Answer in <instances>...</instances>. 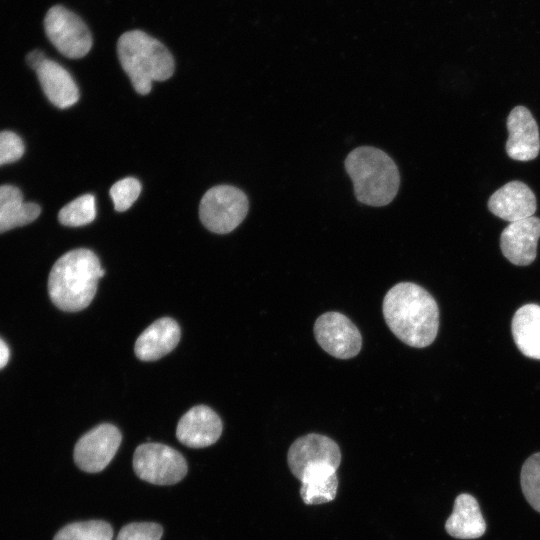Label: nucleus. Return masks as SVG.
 I'll list each match as a JSON object with an SVG mask.
<instances>
[{
    "instance_id": "nucleus-1",
    "label": "nucleus",
    "mask_w": 540,
    "mask_h": 540,
    "mask_svg": "<svg viewBox=\"0 0 540 540\" xmlns=\"http://www.w3.org/2000/svg\"><path fill=\"white\" fill-rule=\"evenodd\" d=\"M382 311L389 329L405 344L424 348L435 340L439 309L423 287L411 282L394 285L383 299Z\"/></svg>"
},
{
    "instance_id": "nucleus-2",
    "label": "nucleus",
    "mask_w": 540,
    "mask_h": 540,
    "mask_svg": "<svg viewBox=\"0 0 540 540\" xmlns=\"http://www.w3.org/2000/svg\"><path fill=\"white\" fill-rule=\"evenodd\" d=\"M104 274L105 270L93 251L85 248L68 251L54 263L50 271V299L63 311H81L92 302L98 281Z\"/></svg>"
},
{
    "instance_id": "nucleus-3",
    "label": "nucleus",
    "mask_w": 540,
    "mask_h": 540,
    "mask_svg": "<svg viewBox=\"0 0 540 540\" xmlns=\"http://www.w3.org/2000/svg\"><path fill=\"white\" fill-rule=\"evenodd\" d=\"M344 165L359 202L380 207L395 198L400 175L395 162L384 151L371 146L358 147L347 155Z\"/></svg>"
},
{
    "instance_id": "nucleus-4",
    "label": "nucleus",
    "mask_w": 540,
    "mask_h": 540,
    "mask_svg": "<svg viewBox=\"0 0 540 540\" xmlns=\"http://www.w3.org/2000/svg\"><path fill=\"white\" fill-rule=\"evenodd\" d=\"M117 54L133 88L141 95L151 91L153 81L173 75L175 64L170 51L141 30L123 33L117 42Z\"/></svg>"
},
{
    "instance_id": "nucleus-5",
    "label": "nucleus",
    "mask_w": 540,
    "mask_h": 540,
    "mask_svg": "<svg viewBox=\"0 0 540 540\" xmlns=\"http://www.w3.org/2000/svg\"><path fill=\"white\" fill-rule=\"evenodd\" d=\"M249 209L247 196L230 185L209 189L201 199L199 216L203 225L217 234L233 231L246 217Z\"/></svg>"
},
{
    "instance_id": "nucleus-6",
    "label": "nucleus",
    "mask_w": 540,
    "mask_h": 540,
    "mask_svg": "<svg viewBox=\"0 0 540 540\" xmlns=\"http://www.w3.org/2000/svg\"><path fill=\"white\" fill-rule=\"evenodd\" d=\"M136 475L156 485H172L182 480L188 470L185 458L174 448L161 443L140 444L133 455Z\"/></svg>"
},
{
    "instance_id": "nucleus-7",
    "label": "nucleus",
    "mask_w": 540,
    "mask_h": 540,
    "mask_svg": "<svg viewBox=\"0 0 540 540\" xmlns=\"http://www.w3.org/2000/svg\"><path fill=\"white\" fill-rule=\"evenodd\" d=\"M45 33L65 57L82 58L92 47V35L83 20L61 5L51 7L44 19Z\"/></svg>"
},
{
    "instance_id": "nucleus-8",
    "label": "nucleus",
    "mask_w": 540,
    "mask_h": 540,
    "mask_svg": "<svg viewBox=\"0 0 540 540\" xmlns=\"http://www.w3.org/2000/svg\"><path fill=\"white\" fill-rule=\"evenodd\" d=\"M122 441L120 430L102 423L85 433L74 447L75 464L84 472L102 471L115 456Z\"/></svg>"
},
{
    "instance_id": "nucleus-9",
    "label": "nucleus",
    "mask_w": 540,
    "mask_h": 540,
    "mask_svg": "<svg viewBox=\"0 0 540 540\" xmlns=\"http://www.w3.org/2000/svg\"><path fill=\"white\" fill-rule=\"evenodd\" d=\"M318 344L339 359L355 357L361 349L362 337L355 324L339 312H326L314 324Z\"/></svg>"
},
{
    "instance_id": "nucleus-10",
    "label": "nucleus",
    "mask_w": 540,
    "mask_h": 540,
    "mask_svg": "<svg viewBox=\"0 0 540 540\" xmlns=\"http://www.w3.org/2000/svg\"><path fill=\"white\" fill-rule=\"evenodd\" d=\"M287 461L291 473L300 479L303 472L311 466L328 464L338 468L341 463V452L331 438L311 433L292 443L288 450Z\"/></svg>"
},
{
    "instance_id": "nucleus-11",
    "label": "nucleus",
    "mask_w": 540,
    "mask_h": 540,
    "mask_svg": "<svg viewBox=\"0 0 540 540\" xmlns=\"http://www.w3.org/2000/svg\"><path fill=\"white\" fill-rule=\"evenodd\" d=\"M540 238V218L531 216L510 222L500 236L503 255L514 265L527 266L537 255Z\"/></svg>"
},
{
    "instance_id": "nucleus-12",
    "label": "nucleus",
    "mask_w": 540,
    "mask_h": 540,
    "mask_svg": "<svg viewBox=\"0 0 540 540\" xmlns=\"http://www.w3.org/2000/svg\"><path fill=\"white\" fill-rule=\"evenodd\" d=\"M506 152L517 161L535 159L540 151L539 129L531 112L524 106L514 107L507 118Z\"/></svg>"
},
{
    "instance_id": "nucleus-13",
    "label": "nucleus",
    "mask_w": 540,
    "mask_h": 540,
    "mask_svg": "<svg viewBox=\"0 0 540 540\" xmlns=\"http://www.w3.org/2000/svg\"><path fill=\"white\" fill-rule=\"evenodd\" d=\"M222 433V421L214 410L205 405L189 409L179 420L177 439L190 448L214 444Z\"/></svg>"
},
{
    "instance_id": "nucleus-14",
    "label": "nucleus",
    "mask_w": 540,
    "mask_h": 540,
    "mask_svg": "<svg viewBox=\"0 0 540 540\" xmlns=\"http://www.w3.org/2000/svg\"><path fill=\"white\" fill-rule=\"evenodd\" d=\"M488 208L495 216L514 222L533 216L537 202L532 190L516 180L496 190L488 200Z\"/></svg>"
},
{
    "instance_id": "nucleus-15",
    "label": "nucleus",
    "mask_w": 540,
    "mask_h": 540,
    "mask_svg": "<svg viewBox=\"0 0 540 540\" xmlns=\"http://www.w3.org/2000/svg\"><path fill=\"white\" fill-rule=\"evenodd\" d=\"M181 331L170 317H162L149 325L137 338L134 352L142 361H155L170 353L179 343Z\"/></svg>"
},
{
    "instance_id": "nucleus-16",
    "label": "nucleus",
    "mask_w": 540,
    "mask_h": 540,
    "mask_svg": "<svg viewBox=\"0 0 540 540\" xmlns=\"http://www.w3.org/2000/svg\"><path fill=\"white\" fill-rule=\"evenodd\" d=\"M36 74L44 94L56 107L68 108L78 101V87L70 73L59 63L47 58Z\"/></svg>"
},
{
    "instance_id": "nucleus-17",
    "label": "nucleus",
    "mask_w": 540,
    "mask_h": 540,
    "mask_svg": "<svg viewBox=\"0 0 540 540\" xmlns=\"http://www.w3.org/2000/svg\"><path fill=\"white\" fill-rule=\"evenodd\" d=\"M445 529L449 535L458 539H476L485 533V520L477 500L472 495L462 493L456 497Z\"/></svg>"
},
{
    "instance_id": "nucleus-18",
    "label": "nucleus",
    "mask_w": 540,
    "mask_h": 540,
    "mask_svg": "<svg viewBox=\"0 0 540 540\" xmlns=\"http://www.w3.org/2000/svg\"><path fill=\"white\" fill-rule=\"evenodd\" d=\"M337 468L319 464L307 468L300 477V495L305 504L318 505L334 500L337 488Z\"/></svg>"
},
{
    "instance_id": "nucleus-19",
    "label": "nucleus",
    "mask_w": 540,
    "mask_h": 540,
    "mask_svg": "<svg viewBox=\"0 0 540 540\" xmlns=\"http://www.w3.org/2000/svg\"><path fill=\"white\" fill-rule=\"evenodd\" d=\"M511 331L522 354L540 360V306L526 304L520 307L513 316Z\"/></svg>"
},
{
    "instance_id": "nucleus-20",
    "label": "nucleus",
    "mask_w": 540,
    "mask_h": 540,
    "mask_svg": "<svg viewBox=\"0 0 540 540\" xmlns=\"http://www.w3.org/2000/svg\"><path fill=\"white\" fill-rule=\"evenodd\" d=\"M40 212L38 204L23 200L22 193L17 187L0 186V233L33 222Z\"/></svg>"
},
{
    "instance_id": "nucleus-21",
    "label": "nucleus",
    "mask_w": 540,
    "mask_h": 540,
    "mask_svg": "<svg viewBox=\"0 0 540 540\" xmlns=\"http://www.w3.org/2000/svg\"><path fill=\"white\" fill-rule=\"evenodd\" d=\"M111 525L102 520L74 522L64 526L53 540H112Z\"/></svg>"
},
{
    "instance_id": "nucleus-22",
    "label": "nucleus",
    "mask_w": 540,
    "mask_h": 540,
    "mask_svg": "<svg viewBox=\"0 0 540 540\" xmlns=\"http://www.w3.org/2000/svg\"><path fill=\"white\" fill-rule=\"evenodd\" d=\"M96 217L95 197L85 194L66 204L58 213L64 226L79 227L91 223Z\"/></svg>"
},
{
    "instance_id": "nucleus-23",
    "label": "nucleus",
    "mask_w": 540,
    "mask_h": 540,
    "mask_svg": "<svg viewBox=\"0 0 540 540\" xmlns=\"http://www.w3.org/2000/svg\"><path fill=\"white\" fill-rule=\"evenodd\" d=\"M520 481L526 500L540 513V452L531 455L524 462Z\"/></svg>"
},
{
    "instance_id": "nucleus-24",
    "label": "nucleus",
    "mask_w": 540,
    "mask_h": 540,
    "mask_svg": "<svg viewBox=\"0 0 540 540\" xmlns=\"http://www.w3.org/2000/svg\"><path fill=\"white\" fill-rule=\"evenodd\" d=\"M140 192L141 184L133 177H127L117 181L109 191L114 208L118 212L129 209L139 197Z\"/></svg>"
},
{
    "instance_id": "nucleus-25",
    "label": "nucleus",
    "mask_w": 540,
    "mask_h": 540,
    "mask_svg": "<svg viewBox=\"0 0 540 540\" xmlns=\"http://www.w3.org/2000/svg\"><path fill=\"white\" fill-rule=\"evenodd\" d=\"M163 535L161 525L153 522H134L121 528L116 540H160Z\"/></svg>"
},
{
    "instance_id": "nucleus-26",
    "label": "nucleus",
    "mask_w": 540,
    "mask_h": 540,
    "mask_svg": "<svg viewBox=\"0 0 540 540\" xmlns=\"http://www.w3.org/2000/svg\"><path fill=\"white\" fill-rule=\"evenodd\" d=\"M24 150V143L16 133L0 131V166L17 161Z\"/></svg>"
},
{
    "instance_id": "nucleus-27",
    "label": "nucleus",
    "mask_w": 540,
    "mask_h": 540,
    "mask_svg": "<svg viewBox=\"0 0 540 540\" xmlns=\"http://www.w3.org/2000/svg\"><path fill=\"white\" fill-rule=\"evenodd\" d=\"M46 56L41 50H32L26 56V62L33 70H37L41 64L46 60Z\"/></svg>"
},
{
    "instance_id": "nucleus-28",
    "label": "nucleus",
    "mask_w": 540,
    "mask_h": 540,
    "mask_svg": "<svg viewBox=\"0 0 540 540\" xmlns=\"http://www.w3.org/2000/svg\"><path fill=\"white\" fill-rule=\"evenodd\" d=\"M10 351L7 344L0 338V369L6 366L9 361Z\"/></svg>"
}]
</instances>
